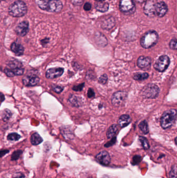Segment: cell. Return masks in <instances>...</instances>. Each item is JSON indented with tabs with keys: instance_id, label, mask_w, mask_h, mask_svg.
<instances>
[{
	"instance_id": "cell-44",
	"label": "cell",
	"mask_w": 177,
	"mask_h": 178,
	"mask_svg": "<svg viewBox=\"0 0 177 178\" xmlns=\"http://www.w3.org/2000/svg\"><path fill=\"white\" fill-rule=\"evenodd\" d=\"M1 102H3L4 100L5 99V97H4V95L2 93H1Z\"/></svg>"
},
{
	"instance_id": "cell-46",
	"label": "cell",
	"mask_w": 177,
	"mask_h": 178,
	"mask_svg": "<svg viewBox=\"0 0 177 178\" xmlns=\"http://www.w3.org/2000/svg\"><path fill=\"white\" fill-rule=\"evenodd\" d=\"M97 2H103V1H104L105 0H95Z\"/></svg>"
},
{
	"instance_id": "cell-40",
	"label": "cell",
	"mask_w": 177,
	"mask_h": 178,
	"mask_svg": "<svg viewBox=\"0 0 177 178\" xmlns=\"http://www.w3.org/2000/svg\"><path fill=\"white\" fill-rule=\"evenodd\" d=\"M115 141H116V138H113L111 140V141L109 142H108V143L105 144V147H109V146H112V145L114 144L115 143Z\"/></svg>"
},
{
	"instance_id": "cell-13",
	"label": "cell",
	"mask_w": 177,
	"mask_h": 178,
	"mask_svg": "<svg viewBox=\"0 0 177 178\" xmlns=\"http://www.w3.org/2000/svg\"><path fill=\"white\" fill-rule=\"evenodd\" d=\"M115 19L112 16H107L102 20L101 23V27L103 29L106 30H110L112 29L115 25Z\"/></svg>"
},
{
	"instance_id": "cell-43",
	"label": "cell",
	"mask_w": 177,
	"mask_h": 178,
	"mask_svg": "<svg viewBox=\"0 0 177 178\" xmlns=\"http://www.w3.org/2000/svg\"><path fill=\"white\" fill-rule=\"evenodd\" d=\"M14 178H26L25 176L22 174H20V175H17V176L15 177Z\"/></svg>"
},
{
	"instance_id": "cell-16",
	"label": "cell",
	"mask_w": 177,
	"mask_h": 178,
	"mask_svg": "<svg viewBox=\"0 0 177 178\" xmlns=\"http://www.w3.org/2000/svg\"><path fill=\"white\" fill-rule=\"evenodd\" d=\"M40 78L35 75L26 76L22 79V83L25 86L33 87L38 84Z\"/></svg>"
},
{
	"instance_id": "cell-27",
	"label": "cell",
	"mask_w": 177,
	"mask_h": 178,
	"mask_svg": "<svg viewBox=\"0 0 177 178\" xmlns=\"http://www.w3.org/2000/svg\"><path fill=\"white\" fill-rule=\"evenodd\" d=\"M139 141H140L142 147L145 150H149L150 148V144L148 140L144 136H140L139 138Z\"/></svg>"
},
{
	"instance_id": "cell-5",
	"label": "cell",
	"mask_w": 177,
	"mask_h": 178,
	"mask_svg": "<svg viewBox=\"0 0 177 178\" xmlns=\"http://www.w3.org/2000/svg\"><path fill=\"white\" fill-rule=\"evenodd\" d=\"M159 87L153 84L149 83L144 87L141 92V95L147 99H155L159 96Z\"/></svg>"
},
{
	"instance_id": "cell-33",
	"label": "cell",
	"mask_w": 177,
	"mask_h": 178,
	"mask_svg": "<svg viewBox=\"0 0 177 178\" xmlns=\"http://www.w3.org/2000/svg\"><path fill=\"white\" fill-rule=\"evenodd\" d=\"M52 89L55 92L57 93H60L63 91V87L60 86H56V85L52 86Z\"/></svg>"
},
{
	"instance_id": "cell-12",
	"label": "cell",
	"mask_w": 177,
	"mask_h": 178,
	"mask_svg": "<svg viewBox=\"0 0 177 178\" xmlns=\"http://www.w3.org/2000/svg\"><path fill=\"white\" fill-rule=\"evenodd\" d=\"M96 158L99 163L104 166H108L110 164L111 157L109 153L105 151H103L96 155Z\"/></svg>"
},
{
	"instance_id": "cell-25",
	"label": "cell",
	"mask_w": 177,
	"mask_h": 178,
	"mask_svg": "<svg viewBox=\"0 0 177 178\" xmlns=\"http://www.w3.org/2000/svg\"><path fill=\"white\" fill-rule=\"evenodd\" d=\"M12 112L9 109H6L4 110L2 112V119L4 121H7L9 120L12 116Z\"/></svg>"
},
{
	"instance_id": "cell-37",
	"label": "cell",
	"mask_w": 177,
	"mask_h": 178,
	"mask_svg": "<svg viewBox=\"0 0 177 178\" xmlns=\"http://www.w3.org/2000/svg\"><path fill=\"white\" fill-rule=\"evenodd\" d=\"M92 9V4L89 2H86L84 5V9L86 11H89Z\"/></svg>"
},
{
	"instance_id": "cell-47",
	"label": "cell",
	"mask_w": 177,
	"mask_h": 178,
	"mask_svg": "<svg viewBox=\"0 0 177 178\" xmlns=\"http://www.w3.org/2000/svg\"><path fill=\"white\" fill-rule=\"evenodd\" d=\"M2 1H5V0H2Z\"/></svg>"
},
{
	"instance_id": "cell-22",
	"label": "cell",
	"mask_w": 177,
	"mask_h": 178,
	"mask_svg": "<svg viewBox=\"0 0 177 178\" xmlns=\"http://www.w3.org/2000/svg\"><path fill=\"white\" fill-rule=\"evenodd\" d=\"M149 74L147 72H137L134 74L133 78L134 80L137 81L144 80L149 77Z\"/></svg>"
},
{
	"instance_id": "cell-26",
	"label": "cell",
	"mask_w": 177,
	"mask_h": 178,
	"mask_svg": "<svg viewBox=\"0 0 177 178\" xmlns=\"http://www.w3.org/2000/svg\"><path fill=\"white\" fill-rule=\"evenodd\" d=\"M97 37H98V43L99 44V45L103 46V47L104 46V47L107 45V43H108V41H107V39L104 37V35H103L100 32Z\"/></svg>"
},
{
	"instance_id": "cell-30",
	"label": "cell",
	"mask_w": 177,
	"mask_h": 178,
	"mask_svg": "<svg viewBox=\"0 0 177 178\" xmlns=\"http://www.w3.org/2000/svg\"><path fill=\"white\" fill-rule=\"evenodd\" d=\"M169 47L172 50H177V38L171 39L169 43Z\"/></svg>"
},
{
	"instance_id": "cell-38",
	"label": "cell",
	"mask_w": 177,
	"mask_h": 178,
	"mask_svg": "<svg viewBox=\"0 0 177 178\" xmlns=\"http://www.w3.org/2000/svg\"><path fill=\"white\" fill-rule=\"evenodd\" d=\"M141 157L140 156H138V155H136L133 158V163H134V165H136L138 163H139L140 161Z\"/></svg>"
},
{
	"instance_id": "cell-18",
	"label": "cell",
	"mask_w": 177,
	"mask_h": 178,
	"mask_svg": "<svg viewBox=\"0 0 177 178\" xmlns=\"http://www.w3.org/2000/svg\"><path fill=\"white\" fill-rule=\"evenodd\" d=\"M132 121V118L128 115H123L119 118L118 123L121 128H124L128 126Z\"/></svg>"
},
{
	"instance_id": "cell-24",
	"label": "cell",
	"mask_w": 177,
	"mask_h": 178,
	"mask_svg": "<svg viewBox=\"0 0 177 178\" xmlns=\"http://www.w3.org/2000/svg\"><path fill=\"white\" fill-rule=\"evenodd\" d=\"M139 127L141 131H142L144 134L146 135L149 133V127H148L147 121L146 120L141 121L139 124Z\"/></svg>"
},
{
	"instance_id": "cell-19",
	"label": "cell",
	"mask_w": 177,
	"mask_h": 178,
	"mask_svg": "<svg viewBox=\"0 0 177 178\" xmlns=\"http://www.w3.org/2000/svg\"><path fill=\"white\" fill-rule=\"evenodd\" d=\"M95 8L98 12L105 13L109 10V4L107 2H98L95 3Z\"/></svg>"
},
{
	"instance_id": "cell-48",
	"label": "cell",
	"mask_w": 177,
	"mask_h": 178,
	"mask_svg": "<svg viewBox=\"0 0 177 178\" xmlns=\"http://www.w3.org/2000/svg\"></svg>"
},
{
	"instance_id": "cell-31",
	"label": "cell",
	"mask_w": 177,
	"mask_h": 178,
	"mask_svg": "<svg viewBox=\"0 0 177 178\" xmlns=\"http://www.w3.org/2000/svg\"><path fill=\"white\" fill-rule=\"evenodd\" d=\"M22 151L20 150H18L17 151L14 152L13 154L12 155V160H18L22 154Z\"/></svg>"
},
{
	"instance_id": "cell-1",
	"label": "cell",
	"mask_w": 177,
	"mask_h": 178,
	"mask_svg": "<svg viewBox=\"0 0 177 178\" xmlns=\"http://www.w3.org/2000/svg\"><path fill=\"white\" fill-rule=\"evenodd\" d=\"M37 4L42 10L51 13H59L63 9V4L60 0H38Z\"/></svg>"
},
{
	"instance_id": "cell-20",
	"label": "cell",
	"mask_w": 177,
	"mask_h": 178,
	"mask_svg": "<svg viewBox=\"0 0 177 178\" xmlns=\"http://www.w3.org/2000/svg\"><path fill=\"white\" fill-rule=\"evenodd\" d=\"M118 131V126L117 124H112L108 129L107 132V138L108 139H112L114 138Z\"/></svg>"
},
{
	"instance_id": "cell-21",
	"label": "cell",
	"mask_w": 177,
	"mask_h": 178,
	"mask_svg": "<svg viewBox=\"0 0 177 178\" xmlns=\"http://www.w3.org/2000/svg\"><path fill=\"white\" fill-rule=\"evenodd\" d=\"M43 142L42 137L38 135L37 133H34L31 137V142L33 145H37L40 144Z\"/></svg>"
},
{
	"instance_id": "cell-28",
	"label": "cell",
	"mask_w": 177,
	"mask_h": 178,
	"mask_svg": "<svg viewBox=\"0 0 177 178\" xmlns=\"http://www.w3.org/2000/svg\"><path fill=\"white\" fill-rule=\"evenodd\" d=\"M9 69H10V68H9ZM10 69L12 71L14 76H21V75H23V74H24V69L23 68H22V67H21L16 68H15V69Z\"/></svg>"
},
{
	"instance_id": "cell-23",
	"label": "cell",
	"mask_w": 177,
	"mask_h": 178,
	"mask_svg": "<svg viewBox=\"0 0 177 178\" xmlns=\"http://www.w3.org/2000/svg\"><path fill=\"white\" fill-rule=\"evenodd\" d=\"M69 101L71 104L75 107H79L81 105L80 99L77 96L71 95L69 99Z\"/></svg>"
},
{
	"instance_id": "cell-9",
	"label": "cell",
	"mask_w": 177,
	"mask_h": 178,
	"mask_svg": "<svg viewBox=\"0 0 177 178\" xmlns=\"http://www.w3.org/2000/svg\"><path fill=\"white\" fill-rule=\"evenodd\" d=\"M156 0H147L144 7V12L148 17L155 16Z\"/></svg>"
},
{
	"instance_id": "cell-14",
	"label": "cell",
	"mask_w": 177,
	"mask_h": 178,
	"mask_svg": "<svg viewBox=\"0 0 177 178\" xmlns=\"http://www.w3.org/2000/svg\"><path fill=\"white\" fill-rule=\"evenodd\" d=\"M64 71L62 68H52L47 70L45 76L48 79H55L61 76Z\"/></svg>"
},
{
	"instance_id": "cell-32",
	"label": "cell",
	"mask_w": 177,
	"mask_h": 178,
	"mask_svg": "<svg viewBox=\"0 0 177 178\" xmlns=\"http://www.w3.org/2000/svg\"><path fill=\"white\" fill-rule=\"evenodd\" d=\"M108 76H107V75L104 74V75H102L99 78V81L101 84H105L107 83V81H108Z\"/></svg>"
},
{
	"instance_id": "cell-36",
	"label": "cell",
	"mask_w": 177,
	"mask_h": 178,
	"mask_svg": "<svg viewBox=\"0 0 177 178\" xmlns=\"http://www.w3.org/2000/svg\"><path fill=\"white\" fill-rule=\"evenodd\" d=\"M95 95V93L94 92V90L91 88H89L88 90V92H87V96L89 98H93L94 96Z\"/></svg>"
},
{
	"instance_id": "cell-42",
	"label": "cell",
	"mask_w": 177,
	"mask_h": 178,
	"mask_svg": "<svg viewBox=\"0 0 177 178\" xmlns=\"http://www.w3.org/2000/svg\"><path fill=\"white\" fill-rule=\"evenodd\" d=\"M135 1L139 3H145L147 2V0H135Z\"/></svg>"
},
{
	"instance_id": "cell-2",
	"label": "cell",
	"mask_w": 177,
	"mask_h": 178,
	"mask_svg": "<svg viewBox=\"0 0 177 178\" xmlns=\"http://www.w3.org/2000/svg\"><path fill=\"white\" fill-rule=\"evenodd\" d=\"M28 9L25 2L17 0L10 5L8 9L9 14L14 17H23L27 14Z\"/></svg>"
},
{
	"instance_id": "cell-3",
	"label": "cell",
	"mask_w": 177,
	"mask_h": 178,
	"mask_svg": "<svg viewBox=\"0 0 177 178\" xmlns=\"http://www.w3.org/2000/svg\"><path fill=\"white\" fill-rule=\"evenodd\" d=\"M159 39V34L156 31H148L145 32L141 37L140 40L141 46L144 49H150L155 46Z\"/></svg>"
},
{
	"instance_id": "cell-6",
	"label": "cell",
	"mask_w": 177,
	"mask_h": 178,
	"mask_svg": "<svg viewBox=\"0 0 177 178\" xmlns=\"http://www.w3.org/2000/svg\"><path fill=\"white\" fill-rule=\"evenodd\" d=\"M119 9L120 12L126 15H131L136 11L135 0H120Z\"/></svg>"
},
{
	"instance_id": "cell-4",
	"label": "cell",
	"mask_w": 177,
	"mask_h": 178,
	"mask_svg": "<svg viewBox=\"0 0 177 178\" xmlns=\"http://www.w3.org/2000/svg\"><path fill=\"white\" fill-rule=\"evenodd\" d=\"M177 111L171 109L163 113L160 118V125L164 129L171 128L174 124L177 117Z\"/></svg>"
},
{
	"instance_id": "cell-39",
	"label": "cell",
	"mask_w": 177,
	"mask_h": 178,
	"mask_svg": "<svg viewBox=\"0 0 177 178\" xmlns=\"http://www.w3.org/2000/svg\"><path fill=\"white\" fill-rule=\"evenodd\" d=\"M169 178H177V172L174 169L171 170V172L169 173Z\"/></svg>"
},
{
	"instance_id": "cell-35",
	"label": "cell",
	"mask_w": 177,
	"mask_h": 178,
	"mask_svg": "<svg viewBox=\"0 0 177 178\" xmlns=\"http://www.w3.org/2000/svg\"><path fill=\"white\" fill-rule=\"evenodd\" d=\"M84 0H71V3L76 6H80L83 4Z\"/></svg>"
},
{
	"instance_id": "cell-8",
	"label": "cell",
	"mask_w": 177,
	"mask_h": 178,
	"mask_svg": "<svg viewBox=\"0 0 177 178\" xmlns=\"http://www.w3.org/2000/svg\"><path fill=\"white\" fill-rule=\"evenodd\" d=\"M127 93L124 91H118L112 95L111 102L114 106L119 107L123 104L127 98Z\"/></svg>"
},
{
	"instance_id": "cell-10",
	"label": "cell",
	"mask_w": 177,
	"mask_h": 178,
	"mask_svg": "<svg viewBox=\"0 0 177 178\" xmlns=\"http://www.w3.org/2000/svg\"><path fill=\"white\" fill-rule=\"evenodd\" d=\"M29 31V23L27 20H24L19 23L15 29V31L17 35L24 37Z\"/></svg>"
},
{
	"instance_id": "cell-29",
	"label": "cell",
	"mask_w": 177,
	"mask_h": 178,
	"mask_svg": "<svg viewBox=\"0 0 177 178\" xmlns=\"http://www.w3.org/2000/svg\"><path fill=\"white\" fill-rule=\"evenodd\" d=\"M21 136L16 133H12L8 135L7 139L10 141H18L20 139Z\"/></svg>"
},
{
	"instance_id": "cell-17",
	"label": "cell",
	"mask_w": 177,
	"mask_h": 178,
	"mask_svg": "<svg viewBox=\"0 0 177 178\" xmlns=\"http://www.w3.org/2000/svg\"><path fill=\"white\" fill-rule=\"evenodd\" d=\"M11 50L16 55L21 56L24 54V47L22 44L17 42H14L12 44L10 47Z\"/></svg>"
},
{
	"instance_id": "cell-45",
	"label": "cell",
	"mask_w": 177,
	"mask_h": 178,
	"mask_svg": "<svg viewBox=\"0 0 177 178\" xmlns=\"http://www.w3.org/2000/svg\"><path fill=\"white\" fill-rule=\"evenodd\" d=\"M175 144L177 146V137H176L175 138Z\"/></svg>"
},
{
	"instance_id": "cell-11",
	"label": "cell",
	"mask_w": 177,
	"mask_h": 178,
	"mask_svg": "<svg viewBox=\"0 0 177 178\" xmlns=\"http://www.w3.org/2000/svg\"><path fill=\"white\" fill-rule=\"evenodd\" d=\"M168 11L167 4L163 1L157 2L155 5V16L163 17L165 16Z\"/></svg>"
},
{
	"instance_id": "cell-15",
	"label": "cell",
	"mask_w": 177,
	"mask_h": 178,
	"mask_svg": "<svg viewBox=\"0 0 177 178\" xmlns=\"http://www.w3.org/2000/svg\"><path fill=\"white\" fill-rule=\"evenodd\" d=\"M152 64V59L150 57L141 56L137 61V65L141 69H148L150 67Z\"/></svg>"
},
{
	"instance_id": "cell-41",
	"label": "cell",
	"mask_w": 177,
	"mask_h": 178,
	"mask_svg": "<svg viewBox=\"0 0 177 178\" xmlns=\"http://www.w3.org/2000/svg\"><path fill=\"white\" fill-rule=\"evenodd\" d=\"M9 151L8 150H2L1 152V157L3 156L4 155L6 154V153H9Z\"/></svg>"
},
{
	"instance_id": "cell-34",
	"label": "cell",
	"mask_w": 177,
	"mask_h": 178,
	"mask_svg": "<svg viewBox=\"0 0 177 178\" xmlns=\"http://www.w3.org/2000/svg\"><path fill=\"white\" fill-rule=\"evenodd\" d=\"M84 84H85V83H81V84H79V85H77V86H74L72 89H73V90L75 91H82L83 89V87H84Z\"/></svg>"
},
{
	"instance_id": "cell-7",
	"label": "cell",
	"mask_w": 177,
	"mask_h": 178,
	"mask_svg": "<svg viewBox=\"0 0 177 178\" xmlns=\"http://www.w3.org/2000/svg\"><path fill=\"white\" fill-rule=\"evenodd\" d=\"M170 59L167 55H162L159 57L154 65V68L159 72H164L170 64Z\"/></svg>"
}]
</instances>
